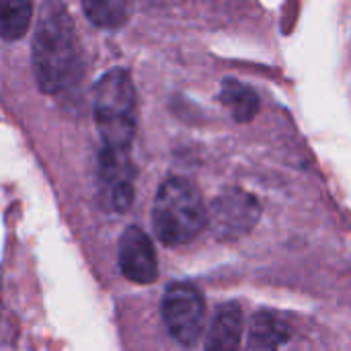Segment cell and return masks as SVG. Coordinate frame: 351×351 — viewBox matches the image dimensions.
I'll return each instance as SVG.
<instances>
[{
	"instance_id": "obj_1",
	"label": "cell",
	"mask_w": 351,
	"mask_h": 351,
	"mask_svg": "<svg viewBox=\"0 0 351 351\" xmlns=\"http://www.w3.org/2000/svg\"><path fill=\"white\" fill-rule=\"evenodd\" d=\"M78 43L66 6L45 0L33 39V70L43 93L64 90L78 74Z\"/></svg>"
},
{
	"instance_id": "obj_2",
	"label": "cell",
	"mask_w": 351,
	"mask_h": 351,
	"mask_svg": "<svg viewBox=\"0 0 351 351\" xmlns=\"http://www.w3.org/2000/svg\"><path fill=\"white\" fill-rule=\"evenodd\" d=\"M208 224V212L199 189L183 177L165 181L154 197L152 226L160 243L181 247L197 239Z\"/></svg>"
},
{
	"instance_id": "obj_3",
	"label": "cell",
	"mask_w": 351,
	"mask_h": 351,
	"mask_svg": "<svg viewBox=\"0 0 351 351\" xmlns=\"http://www.w3.org/2000/svg\"><path fill=\"white\" fill-rule=\"evenodd\" d=\"M136 88L121 68L105 72L95 86V123L105 148H130L136 134Z\"/></svg>"
},
{
	"instance_id": "obj_4",
	"label": "cell",
	"mask_w": 351,
	"mask_h": 351,
	"mask_svg": "<svg viewBox=\"0 0 351 351\" xmlns=\"http://www.w3.org/2000/svg\"><path fill=\"white\" fill-rule=\"evenodd\" d=\"M204 296L191 284H173L162 296V321L181 346H195L204 329Z\"/></svg>"
},
{
	"instance_id": "obj_5",
	"label": "cell",
	"mask_w": 351,
	"mask_h": 351,
	"mask_svg": "<svg viewBox=\"0 0 351 351\" xmlns=\"http://www.w3.org/2000/svg\"><path fill=\"white\" fill-rule=\"evenodd\" d=\"M136 171L130 148H105L99 154V199L109 212H125L134 202Z\"/></svg>"
},
{
	"instance_id": "obj_6",
	"label": "cell",
	"mask_w": 351,
	"mask_h": 351,
	"mask_svg": "<svg viewBox=\"0 0 351 351\" xmlns=\"http://www.w3.org/2000/svg\"><path fill=\"white\" fill-rule=\"evenodd\" d=\"M261 208L253 195L243 189H228L212 204L210 222L218 239H241L257 224Z\"/></svg>"
},
{
	"instance_id": "obj_7",
	"label": "cell",
	"mask_w": 351,
	"mask_h": 351,
	"mask_svg": "<svg viewBox=\"0 0 351 351\" xmlns=\"http://www.w3.org/2000/svg\"><path fill=\"white\" fill-rule=\"evenodd\" d=\"M119 267L121 274L134 284H152L158 278V259L150 237L130 226L119 241Z\"/></svg>"
},
{
	"instance_id": "obj_8",
	"label": "cell",
	"mask_w": 351,
	"mask_h": 351,
	"mask_svg": "<svg viewBox=\"0 0 351 351\" xmlns=\"http://www.w3.org/2000/svg\"><path fill=\"white\" fill-rule=\"evenodd\" d=\"M243 337V311L237 302H228L216 311L210 325L206 350H237Z\"/></svg>"
},
{
	"instance_id": "obj_9",
	"label": "cell",
	"mask_w": 351,
	"mask_h": 351,
	"mask_svg": "<svg viewBox=\"0 0 351 351\" xmlns=\"http://www.w3.org/2000/svg\"><path fill=\"white\" fill-rule=\"evenodd\" d=\"M288 339H290V329L284 319L267 311L255 315L249 331L251 350H276L282 348Z\"/></svg>"
},
{
	"instance_id": "obj_10",
	"label": "cell",
	"mask_w": 351,
	"mask_h": 351,
	"mask_svg": "<svg viewBox=\"0 0 351 351\" xmlns=\"http://www.w3.org/2000/svg\"><path fill=\"white\" fill-rule=\"evenodd\" d=\"M220 99L226 105V109L230 111L232 119L239 121V123L251 121L257 115V111H259V97H257V93L251 86H247V84H243L239 80H232V78L222 82Z\"/></svg>"
},
{
	"instance_id": "obj_11",
	"label": "cell",
	"mask_w": 351,
	"mask_h": 351,
	"mask_svg": "<svg viewBox=\"0 0 351 351\" xmlns=\"http://www.w3.org/2000/svg\"><path fill=\"white\" fill-rule=\"evenodd\" d=\"M31 0H0V37L4 41L21 39L31 25Z\"/></svg>"
},
{
	"instance_id": "obj_12",
	"label": "cell",
	"mask_w": 351,
	"mask_h": 351,
	"mask_svg": "<svg viewBox=\"0 0 351 351\" xmlns=\"http://www.w3.org/2000/svg\"><path fill=\"white\" fill-rule=\"evenodd\" d=\"M88 21L101 29H117L128 21V0H82Z\"/></svg>"
}]
</instances>
